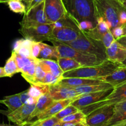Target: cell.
Returning a JSON list of instances; mask_svg holds the SVG:
<instances>
[{"label":"cell","mask_w":126,"mask_h":126,"mask_svg":"<svg viewBox=\"0 0 126 126\" xmlns=\"http://www.w3.org/2000/svg\"><path fill=\"white\" fill-rule=\"evenodd\" d=\"M96 19L102 18L110 25L111 30L121 26L120 13L125 9L120 0H93Z\"/></svg>","instance_id":"obj_1"},{"label":"cell","mask_w":126,"mask_h":126,"mask_svg":"<svg viewBox=\"0 0 126 126\" xmlns=\"http://www.w3.org/2000/svg\"><path fill=\"white\" fill-rule=\"evenodd\" d=\"M121 65L106 60L100 64L92 66H82L76 69L63 73V78L80 77V78L101 79L111 74Z\"/></svg>","instance_id":"obj_2"},{"label":"cell","mask_w":126,"mask_h":126,"mask_svg":"<svg viewBox=\"0 0 126 126\" xmlns=\"http://www.w3.org/2000/svg\"><path fill=\"white\" fill-rule=\"evenodd\" d=\"M78 22L68 13L59 20L54 23L51 38L63 43H67L77 39L82 32Z\"/></svg>","instance_id":"obj_3"},{"label":"cell","mask_w":126,"mask_h":126,"mask_svg":"<svg viewBox=\"0 0 126 126\" xmlns=\"http://www.w3.org/2000/svg\"><path fill=\"white\" fill-rule=\"evenodd\" d=\"M67 13L78 23L90 21L96 27L93 0H63Z\"/></svg>","instance_id":"obj_4"},{"label":"cell","mask_w":126,"mask_h":126,"mask_svg":"<svg viewBox=\"0 0 126 126\" xmlns=\"http://www.w3.org/2000/svg\"><path fill=\"white\" fill-rule=\"evenodd\" d=\"M65 44L80 51L96 56L103 61L107 60L106 48L103 42L92 38L83 31L77 39Z\"/></svg>","instance_id":"obj_5"},{"label":"cell","mask_w":126,"mask_h":126,"mask_svg":"<svg viewBox=\"0 0 126 126\" xmlns=\"http://www.w3.org/2000/svg\"><path fill=\"white\" fill-rule=\"evenodd\" d=\"M49 42L53 43V45L56 48L59 58H71L79 63L83 66H95L104 62L99 59L96 56L77 50L65 43L54 40H51Z\"/></svg>","instance_id":"obj_6"},{"label":"cell","mask_w":126,"mask_h":126,"mask_svg":"<svg viewBox=\"0 0 126 126\" xmlns=\"http://www.w3.org/2000/svg\"><path fill=\"white\" fill-rule=\"evenodd\" d=\"M19 32L25 39L35 42L49 41L54 29V23L40 24L31 22H20Z\"/></svg>","instance_id":"obj_7"},{"label":"cell","mask_w":126,"mask_h":126,"mask_svg":"<svg viewBox=\"0 0 126 126\" xmlns=\"http://www.w3.org/2000/svg\"><path fill=\"white\" fill-rule=\"evenodd\" d=\"M126 100V82L121 83L119 85L114 87L112 92L109 94L105 100L100 102L96 103L87 107L82 109L80 111L85 114L86 116L94 110L109 105H115L119 102Z\"/></svg>","instance_id":"obj_8"},{"label":"cell","mask_w":126,"mask_h":126,"mask_svg":"<svg viewBox=\"0 0 126 126\" xmlns=\"http://www.w3.org/2000/svg\"><path fill=\"white\" fill-rule=\"evenodd\" d=\"M114 105L101 106L92 111L86 116L88 126H105L110 121L114 113Z\"/></svg>","instance_id":"obj_9"},{"label":"cell","mask_w":126,"mask_h":126,"mask_svg":"<svg viewBox=\"0 0 126 126\" xmlns=\"http://www.w3.org/2000/svg\"><path fill=\"white\" fill-rule=\"evenodd\" d=\"M44 12L51 23H55L67 13L63 0H45Z\"/></svg>","instance_id":"obj_10"},{"label":"cell","mask_w":126,"mask_h":126,"mask_svg":"<svg viewBox=\"0 0 126 126\" xmlns=\"http://www.w3.org/2000/svg\"><path fill=\"white\" fill-rule=\"evenodd\" d=\"M113 88L94 92V93H88V94H82L79 98L77 99L74 102H72L71 105L77 108L80 111L84 108L105 100L109 94L112 92Z\"/></svg>","instance_id":"obj_11"},{"label":"cell","mask_w":126,"mask_h":126,"mask_svg":"<svg viewBox=\"0 0 126 126\" xmlns=\"http://www.w3.org/2000/svg\"><path fill=\"white\" fill-rule=\"evenodd\" d=\"M35 105L36 103L23 105L21 107L7 114L8 120L19 126L24 124L29 121L32 113L35 108Z\"/></svg>","instance_id":"obj_12"},{"label":"cell","mask_w":126,"mask_h":126,"mask_svg":"<svg viewBox=\"0 0 126 126\" xmlns=\"http://www.w3.org/2000/svg\"><path fill=\"white\" fill-rule=\"evenodd\" d=\"M49 93L54 101L67 100L80 96L74 88L56 83L49 86Z\"/></svg>","instance_id":"obj_13"},{"label":"cell","mask_w":126,"mask_h":126,"mask_svg":"<svg viewBox=\"0 0 126 126\" xmlns=\"http://www.w3.org/2000/svg\"><path fill=\"white\" fill-rule=\"evenodd\" d=\"M22 22L40 24H52L48 20L45 14L44 1L27 11L24 14Z\"/></svg>","instance_id":"obj_14"},{"label":"cell","mask_w":126,"mask_h":126,"mask_svg":"<svg viewBox=\"0 0 126 126\" xmlns=\"http://www.w3.org/2000/svg\"><path fill=\"white\" fill-rule=\"evenodd\" d=\"M82 95V94H80V96L75 97L74 98L60 100V101H54L50 106H48L45 111H43V112H41L40 114H39L37 116V119L43 120L53 117L57 113H58L61 110H63V108H64L66 106L71 105L75 100L79 98Z\"/></svg>","instance_id":"obj_15"},{"label":"cell","mask_w":126,"mask_h":126,"mask_svg":"<svg viewBox=\"0 0 126 126\" xmlns=\"http://www.w3.org/2000/svg\"><path fill=\"white\" fill-rule=\"evenodd\" d=\"M106 56L107 60L121 64L126 58V48L116 40L106 48Z\"/></svg>","instance_id":"obj_16"},{"label":"cell","mask_w":126,"mask_h":126,"mask_svg":"<svg viewBox=\"0 0 126 126\" xmlns=\"http://www.w3.org/2000/svg\"><path fill=\"white\" fill-rule=\"evenodd\" d=\"M104 82L101 79H91L80 78V77H69L63 78L58 83L61 85L75 88L77 87L86 85H92Z\"/></svg>","instance_id":"obj_17"},{"label":"cell","mask_w":126,"mask_h":126,"mask_svg":"<svg viewBox=\"0 0 126 126\" xmlns=\"http://www.w3.org/2000/svg\"><path fill=\"white\" fill-rule=\"evenodd\" d=\"M106 83H110L113 87L119 85L126 82V67L120 66L108 76L102 79Z\"/></svg>","instance_id":"obj_18"},{"label":"cell","mask_w":126,"mask_h":126,"mask_svg":"<svg viewBox=\"0 0 126 126\" xmlns=\"http://www.w3.org/2000/svg\"><path fill=\"white\" fill-rule=\"evenodd\" d=\"M33 43V41L25 38L18 40L14 43L13 51L25 58H33L32 54V47Z\"/></svg>","instance_id":"obj_19"},{"label":"cell","mask_w":126,"mask_h":126,"mask_svg":"<svg viewBox=\"0 0 126 126\" xmlns=\"http://www.w3.org/2000/svg\"><path fill=\"white\" fill-rule=\"evenodd\" d=\"M53 101H54V100L52 99L49 92L42 94L37 100V103H36L35 108L33 112L32 113L29 121H30V120H32L34 117H36L39 114L45 111L48 106H49L53 103Z\"/></svg>","instance_id":"obj_20"},{"label":"cell","mask_w":126,"mask_h":126,"mask_svg":"<svg viewBox=\"0 0 126 126\" xmlns=\"http://www.w3.org/2000/svg\"><path fill=\"white\" fill-rule=\"evenodd\" d=\"M126 120V100L114 105L112 117L105 126H111Z\"/></svg>","instance_id":"obj_21"},{"label":"cell","mask_w":126,"mask_h":126,"mask_svg":"<svg viewBox=\"0 0 126 126\" xmlns=\"http://www.w3.org/2000/svg\"><path fill=\"white\" fill-rule=\"evenodd\" d=\"M111 85L106 82H103L100 83L92 85H86L80 86L75 88V90L79 94H85L88 93H94V92H100V91L106 90L113 88Z\"/></svg>","instance_id":"obj_22"},{"label":"cell","mask_w":126,"mask_h":126,"mask_svg":"<svg viewBox=\"0 0 126 126\" xmlns=\"http://www.w3.org/2000/svg\"><path fill=\"white\" fill-rule=\"evenodd\" d=\"M85 32L92 38L102 42L106 48H108L111 45V43L114 41L116 40L114 36L112 35L111 30L107 32H105V33H101V32H99L94 27L92 30Z\"/></svg>","instance_id":"obj_23"},{"label":"cell","mask_w":126,"mask_h":126,"mask_svg":"<svg viewBox=\"0 0 126 126\" xmlns=\"http://www.w3.org/2000/svg\"><path fill=\"white\" fill-rule=\"evenodd\" d=\"M39 63L46 72H50L59 78H63V72L56 61L51 59H40Z\"/></svg>","instance_id":"obj_24"},{"label":"cell","mask_w":126,"mask_h":126,"mask_svg":"<svg viewBox=\"0 0 126 126\" xmlns=\"http://www.w3.org/2000/svg\"><path fill=\"white\" fill-rule=\"evenodd\" d=\"M41 51L38 59H51L56 61L59 58V53L54 46H50L46 43L40 42Z\"/></svg>","instance_id":"obj_25"},{"label":"cell","mask_w":126,"mask_h":126,"mask_svg":"<svg viewBox=\"0 0 126 126\" xmlns=\"http://www.w3.org/2000/svg\"><path fill=\"white\" fill-rule=\"evenodd\" d=\"M38 61V59H35L32 62L29 64L27 65L20 70V73L25 80H26L30 85L34 83L35 72L37 64Z\"/></svg>","instance_id":"obj_26"},{"label":"cell","mask_w":126,"mask_h":126,"mask_svg":"<svg viewBox=\"0 0 126 126\" xmlns=\"http://www.w3.org/2000/svg\"><path fill=\"white\" fill-rule=\"evenodd\" d=\"M56 61L58 62L61 69L63 71L64 73L76 69L83 66L79 63L71 58H59Z\"/></svg>","instance_id":"obj_27"},{"label":"cell","mask_w":126,"mask_h":126,"mask_svg":"<svg viewBox=\"0 0 126 126\" xmlns=\"http://www.w3.org/2000/svg\"><path fill=\"white\" fill-rule=\"evenodd\" d=\"M3 104L8 108V113L13 112L23 105L18 93L14 95L5 96L4 100H3Z\"/></svg>","instance_id":"obj_28"},{"label":"cell","mask_w":126,"mask_h":126,"mask_svg":"<svg viewBox=\"0 0 126 126\" xmlns=\"http://www.w3.org/2000/svg\"><path fill=\"white\" fill-rule=\"evenodd\" d=\"M4 71L6 77H11L16 74L20 73L17 65L15 56H14L13 52H12L11 56L8 58L7 61L6 62L5 66L4 67Z\"/></svg>","instance_id":"obj_29"},{"label":"cell","mask_w":126,"mask_h":126,"mask_svg":"<svg viewBox=\"0 0 126 126\" xmlns=\"http://www.w3.org/2000/svg\"><path fill=\"white\" fill-rule=\"evenodd\" d=\"M27 90L30 96L37 101L42 94L49 92V86L31 84L30 87Z\"/></svg>","instance_id":"obj_30"},{"label":"cell","mask_w":126,"mask_h":126,"mask_svg":"<svg viewBox=\"0 0 126 126\" xmlns=\"http://www.w3.org/2000/svg\"><path fill=\"white\" fill-rule=\"evenodd\" d=\"M9 9L13 13L25 14L27 12L26 6L20 0H10L6 3Z\"/></svg>","instance_id":"obj_31"},{"label":"cell","mask_w":126,"mask_h":126,"mask_svg":"<svg viewBox=\"0 0 126 126\" xmlns=\"http://www.w3.org/2000/svg\"><path fill=\"white\" fill-rule=\"evenodd\" d=\"M86 115L81 111L72 114L64 117L60 121L61 122H84L86 121Z\"/></svg>","instance_id":"obj_32"},{"label":"cell","mask_w":126,"mask_h":126,"mask_svg":"<svg viewBox=\"0 0 126 126\" xmlns=\"http://www.w3.org/2000/svg\"><path fill=\"white\" fill-rule=\"evenodd\" d=\"M78 111H79V110L71 104V105L66 106L64 108H63L62 110H61L58 113H57L54 116V117L58 119V120L61 121L64 117L75 113V112H78Z\"/></svg>","instance_id":"obj_33"},{"label":"cell","mask_w":126,"mask_h":126,"mask_svg":"<svg viewBox=\"0 0 126 126\" xmlns=\"http://www.w3.org/2000/svg\"><path fill=\"white\" fill-rule=\"evenodd\" d=\"M62 79L56 77L50 72H47L45 77L41 81L40 85H53L58 83Z\"/></svg>","instance_id":"obj_34"},{"label":"cell","mask_w":126,"mask_h":126,"mask_svg":"<svg viewBox=\"0 0 126 126\" xmlns=\"http://www.w3.org/2000/svg\"><path fill=\"white\" fill-rule=\"evenodd\" d=\"M15 56V59L16 61L17 65V67L19 68V72H20V70L22 69L24 67H25L27 65L29 64L30 63H31L32 62L35 61V58H25V57L19 55V54H17L15 52H13Z\"/></svg>","instance_id":"obj_35"},{"label":"cell","mask_w":126,"mask_h":126,"mask_svg":"<svg viewBox=\"0 0 126 126\" xmlns=\"http://www.w3.org/2000/svg\"><path fill=\"white\" fill-rule=\"evenodd\" d=\"M47 72H45L44 69L42 68V66L39 63V59H38V61L37 64L35 68V77H34V83L33 85H40L41 81L43 80Z\"/></svg>","instance_id":"obj_36"},{"label":"cell","mask_w":126,"mask_h":126,"mask_svg":"<svg viewBox=\"0 0 126 126\" xmlns=\"http://www.w3.org/2000/svg\"><path fill=\"white\" fill-rule=\"evenodd\" d=\"M95 29L101 33H105L111 30V27L108 23L100 17L96 19V25Z\"/></svg>","instance_id":"obj_37"},{"label":"cell","mask_w":126,"mask_h":126,"mask_svg":"<svg viewBox=\"0 0 126 126\" xmlns=\"http://www.w3.org/2000/svg\"><path fill=\"white\" fill-rule=\"evenodd\" d=\"M23 105L25 104H33L37 103V100L33 99V98L30 96V94L28 93V90L24 91V92H21L20 93H18Z\"/></svg>","instance_id":"obj_38"},{"label":"cell","mask_w":126,"mask_h":126,"mask_svg":"<svg viewBox=\"0 0 126 126\" xmlns=\"http://www.w3.org/2000/svg\"><path fill=\"white\" fill-rule=\"evenodd\" d=\"M78 24L80 29L83 32L89 31V30H92V29H93L95 27V26L93 25V23H92L90 21H87V20L78 23Z\"/></svg>","instance_id":"obj_39"},{"label":"cell","mask_w":126,"mask_h":126,"mask_svg":"<svg viewBox=\"0 0 126 126\" xmlns=\"http://www.w3.org/2000/svg\"><path fill=\"white\" fill-rule=\"evenodd\" d=\"M41 51L40 42H33L32 47V54L33 58L38 59Z\"/></svg>","instance_id":"obj_40"},{"label":"cell","mask_w":126,"mask_h":126,"mask_svg":"<svg viewBox=\"0 0 126 126\" xmlns=\"http://www.w3.org/2000/svg\"><path fill=\"white\" fill-rule=\"evenodd\" d=\"M112 33V35L114 36L116 40L119 39L121 37L124 36V32H123V27L119 26L114 28L111 30Z\"/></svg>","instance_id":"obj_41"},{"label":"cell","mask_w":126,"mask_h":126,"mask_svg":"<svg viewBox=\"0 0 126 126\" xmlns=\"http://www.w3.org/2000/svg\"><path fill=\"white\" fill-rule=\"evenodd\" d=\"M61 126H88L86 123V121H84V122H61Z\"/></svg>","instance_id":"obj_42"},{"label":"cell","mask_w":126,"mask_h":126,"mask_svg":"<svg viewBox=\"0 0 126 126\" xmlns=\"http://www.w3.org/2000/svg\"><path fill=\"white\" fill-rule=\"evenodd\" d=\"M45 0H32L31 2H30V4H29V7H28V8L27 9V11H29V9H32V8H33V7L36 6L38 5V4H40V3H42V2L44 1Z\"/></svg>","instance_id":"obj_43"},{"label":"cell","mask_w":126,"mask_h":126,"mask_svg":"<svg viewBox=\"0 0 126 126\" xmlns=\"http://www.w3.org/2000/svg\"><path fill=\"white\" fill-rule=\"evenodd\" d=\"M120 44L123 46L125 48H126V36H123L119 39L116 40Z\"/></svg>","instance_id":"obj_44"},{"label":"cell","mask_w":126,"mask_h":126,"mask_svg":"<svg viewBox=\"0 0 126 126\" xmlns=\"http://www.w3.org/2000/svg\"><path fill=\"white\" fill-rule=\"evenodd\" d=\"M111 126H126V120L122 121V122H118L114 125H112Z\"/></svg>","instance_id":"obj_45"},{"label":"cell","mask_w":126,"mask_h":126,"mask_svg":"<svg viewBox=\"0 0 126 126\" xmlns=\"http://www.w3.org/2000/svg\"><path fill=\"white\" fill-rule=\"evenodd\" d=\"M20 1H21L24 4H25V6H26V9H27L32 0H20Z\"/></svg>","instance_id":"obj_46"},{"label":"cell","mask_w":126,"mask_h":126,"mask_svg":"<svg viewBox=\"0 0 126 126\" xmlns=\"http://www.w3.org/2000/svg\"><path fill=\"white\" fill-rule=\"evenodd\" d=\"M6 77V75H5V73H4V67H0V78H1V77Z\"/></svg>","instance_id":"obj_47"},{"label":"cell","mask_w":126,"mask_h":126,"mask_svg":"<svg viewBox=\"0 0 126 126\" xmlns=\"http://www.w3.org/2000/svg\"><path fill=\"white\" fill-rule=\"evenodd\" d=\"M0 126H20L19 125H10V124H6L4 123H1L0 124Z\"/></svg>","instance_id":"obj_48"},{"label":"cell","mask_w":126,"mask_h":126,"mask_svg":"<svg viewBox=\"0 0 126 126\" xmlns=\"http://www.w3.org/2000/svg\"><path fill=\"white\" fill-rule=\"evenodd\" d=\"M122 27H123L124 36H126V24H125Z\"/></svg>","instance_id":"obj_49"},{"label":"cell","mask_w":126,"mask_h":126,"mask_svg":"<svg viewBox=\"0 0 126 126\" xmlns=\"http://www.w3.org/2000/svg\"><path fill=\"white\" fill-rule=\"evenodd\" d=\"M120 65H121V66H122V67H126V58Z\"/></svg>","instance_id":"obj_50"},{"label":"cell","mask_w":126,"mask_h":126,"mask_svg":"<svg viewBox=\"0 0 126 126\" xmlns=\"http://www.w3.org/2000/svg\"><path fill=\"white\" fill-rule=\"evenodd\" d=\"M10 0H0V3H6Z\"/></svg>","instance_id":"obj_51"},{"label":"cell","mask_w":126,"mask_h":126,"mask_svg":"<svg viewBox=\"0 0 126 126\" xmlns=\"http://www.w3.org/2000/svg\"><path fill=\"white\" fill-rule=\"evenodd\" d=\"M54 126H61V122H60V121H59V122H58V123H57V124H56L55 125H54Z\"/></svg>","instance_id":"obj_52"},{"label":"cell","mask_w":126,"mask_h":126,"mask_svg":"<svg viewBox=\"0 0 126 126\" xmlns=\"http://www.w3.org/2000/svg\"><path fill=\"white\" fill-rule=\"evenodd\" d=\"M121 3H122V4H123L124 6L125 7V8H126V2H124V1H121Z\"/></svg>","instance_id":"obj_53"},{"label":"cell","mask_w":126,"mask_h":126,"mask_svg":"<svg viewBox=\"0 0 126 126\" xmlns=\"http://www.w3.org/2000/svg\"><path fill=\"white\" fill-rule=\"evenodd\" d=\"M120 1H124V2H126V0H120Z\"/></svg>","instance_id":"obj_54"},{"label":"cell","mask_w":126,"mask_h":126,"mask_svg":"<svg viewBox=\"0 0 126 126\" xmlns=\"http://www.w3.org/2000/svg\"><path fill=\"white\" fill-rule=\"evenodd\" d=\"M0 103L3 104V100H0Z\"/></svg>","instance_id":"obj_55"}]
</instances>
